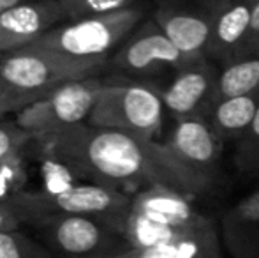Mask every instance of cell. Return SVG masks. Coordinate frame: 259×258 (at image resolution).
Masks as SVG:
<instances>
[{
  "mask_svg": "<svg viewBox=\"0 0 259 258\" xmlns=\"http://www.w3.org/2000/svg\"><path fill=\"white\" fill-rule=\"evenodd\" d=\"M20 225V219L14 216L13 210L0 200V230H16Z\"/></svg>",
  "mask_w": 259,
  "mask_h": 258,
  "instance_id": "obj_27",
  "label": "cell"
},
{
  "mask_svg": "<svg viewBox=\"0 0 259 258\" xmlns=\"http://www.w3.org/2000/svg\"><path fill=\"white\" fill-rule=\"evenodd\" d=\"M199 57L205 55L192 57L178 50L152 20L127 38L115 55L109 57V65L133 75H155L162 69L177 71Z\"/></svg>",
  "mask_w": 259,
  "mask_h": 258,
  "instance_id": "obj_8",
  "label": "cell"
},
{
  "mask_svg": "<svg viewBox=\"0 0 259 258\" xmlns=\"http://www.w3.org/2000/svg\"><path fill=\"white\" fill-rule=\"evenodd\" d=\"M45 246L64 258H111L113 230L104 221L89 216H53L32 223Z\"/></svg>",
  "mask_w": 259,
  "mask_h": 258,
  "instance_id": "obj_7",
  "label": "cell"
},
{
  "mask_svg": "<svg viewBox=\"0 0 259 258\" xmlns=\"http://www.w3.org/2000/svg\"><path fill=\"white\" fill-rule=\"evenodd\" d=\"M257 43H259V0L254 2L252 18H250V28H249V34H247V39H245V43H243L242 48L254 46V45H257Z\"/></svg>",
  "mask_w": 259,
  "mask_h": 258,
  "instance_id": "obj_26",
  "label": "cell"
},
{
  "mask_svg": "<svg viewBox=\"0 0 259 258\" xmlns=\"http://www.w3.org/2000/svg\"><path fill=\"white\" fill-rule=\"evenodd\" d=\"M34 140V134L21 128L16 119L0 122V170L16 163L21 151Z\"/></svg>",
  "mask_w": 259,
  "mask_h": 258,
  "instance_id": "obj_20",
  "label": "cell"
},
{
  "mask_svg": "<svg viewBox=\"0 0 259 258\" xmlns=\"http://www.w3.org/2000/svg\"><path fill=\"white\" fill-rule=\"evenodd\" d=\"M111 258H221L215 225L206 223L166 244L154 248H127Z\"/></svg>",
  "mask_w": 259,
  "mask_h": 258,
  "instance_id": "obj_15",
  "label": "cell"
},
{
  "mask_svg": "<svg viewBox=\"0 0 259 258\" xmlns=\"http://www.w3.org/2000/svg\"><path fill=\"white\" fill-rule=\"evenodd\" d=\"M259 89V43L242 48L219 71L213 103Z\"/></svg>",
  "mask_w": 259,
  "mask_h": 258,
  "instance_id": "obj_17",
  "label": "cell"
},
{
  "mask_svg": "<svg viewBox=\"0 0 259 258\" xmlns=\"http://www.w3.org/2000/svg\"><path fill=\"white\" fill-rule=\"evenodd\" d=\"M205 11L182 9L177 6H160L154 21L173 41V45L192 57L206 55L211 35V9L205 0Z\"/></svg>",
  "mask_w": 259,
  "mask_h": 258,
  "instance_id": "obj_13",
  "label": "cell"
},
{
  "mask_svg": "<svg viewBox=\"0 0 259 258\" xmlns=\"http://www.w3.org/2000/svg\"><path fill=\"white\" fill-rule=\"evenodd\" d=\"M65 20L58 0H27L0 13V25L27 45Z\"/></svg>",
  "mask_w": 259,
  "mask_h": 258,
  "instance_id": "obj_14",
  "label": "cell"
},
{
  "mask_svg": "<svg viewBox=\"0 0 259 258\" xmlns=\"http://www.w3.org/2000/svg\"><path fill=\"white\" fill-rule=\"evenodd\" d=\"M4 55H6V53H0V62H2V59H4Z\"/></svg>",
  "mask_w": 259,
  "mask_h": 258,
  "instance_id": "obj_29",
  "label": "cell"
},
{
  "mask_svg": "<svg viewBox=\"0 0 259 258\" xmlns=\"http://www.w3.org/2000/svg\"><path fill=\"white\" fill-rule=\"evenodd\" d=\"M235 212L243 221H252V223L259 221V190L249 195L247 198H243L238 203Z\"/></svg>",
  "mask_w": 259,
  "mask_h": 258,
  "instance_id": "obj_24",
  "label": "cell"
},
{
  "mask_svg": "<svg viewBox=\"0 0 259 258\" xmlns=\"http://www.w3.org/2000/svg\"><path fill=\"white\" fill-rule=\"evenodd\" d=\"M238 166L245 172H256L259 170V112L254 117L252 124L240 138L238 154H236Z\"/></svg>",
  "mask_w": 259,
  "mask_h": 258,
  "instance_id": "obj_23",
  "label": "cell"
},
{
  "mask_svg": "<svg viewBox=\"0 0 259 258\" xmlns=\"http://www.w3.org/2000/svg\"><path fill=\"white\" fill-rule=\"evenodd\" d=\"M131 210L175 228H196L208 223V217L194 209L189 195L166 186H150L133 195Z\"/></svg>",
  "mask_w": 259,
  "mask_h": 258,
  "instance_id": "obj_12",
  "label": "cell"
},
{
  "mask_svg": "<svg viewBox=\"0 0 259 258\" xmlns=\"http://www.w3.org/2000/svg\"><path fill=\"white\" fill-rule=\"evenodd\" d=\"M259 112V89L211 103L206 121L221 141L240 140Z\"/></svg>",
  "mask_w": 259,
  "mask_h": 258,
  "instance_id": "obj_16",
  "label": "cell"
},
{
  "mask_svg": "<svg viewBox=\"0 0 259 258\" xmlns=\"http://www.w3.org/2000/svg\"><path fill=\"white\" fill-rule=\"evenodd\" d=\"M0 258H55L45 244L16 230H0Z\"/></svg>",
  "mask_w": 259,
  "mask_h": 258,
  "instance_id": "obj_21",
  "label": "cell"
},
{
  "mask_svg": "<svg viewBox=\"0 0 259 258\" xmlns=\"http://www.w3.org/2000/svg\"><path fill=\"white\" fill-rule=\"evenodd\" d=\"M46 158L76 177L116 190L166 186L184 195H198L211 179L184 166L164 141L116 129L76 124L37 138Z\"/></svg>",
  "mask_w": 259,
  "mask_h": 258,
  "instance_id": "obj_1",
  "label": "cell"
},
{
  "mask_svg": "<svg viewBox=\"0 0 259 258\" xmlns=\"http://www.w3.org/2000/svg\"><path fill=\"white\" fill-rule=\"evenodd\" d=\"M101 76L76 80L53 89L46 97L16 115V122L37 138L55 134L89 121L104 87Z\"/></svg>",
  "mask_w": 259,
  "mask_h": 258,
  "instance_id": "obj_6",
  "label": "cell"
},
{
  "mask_svg": "<svg viewBox=\"0 0 259 258\" xmlns=\"http://www.w3.org/2000/svg\"><path fill=\"white\" fill-rule=\"evenodd\" d=\"M0 200L13 210L20 223L32 225L53 216H89L104 221L120 235L133 205L129 193L96 182L64 190H20Z\"/></svg>",
  "mask_w": 259,
  "mask_h": 258,
  "instance_id": "obj_2",
  "label": "cell"
},
{
  "mask_svg": "<svg viewBox=\"0 0 259 258\" xmlns=\"http://www.w3.org/2000/svg\"><path fill=\"white\" fill-rule=\"evenodd\" d=\"M210 223V221H208ZM206 225V223H205ZM203 227V225H201ZM199 228V227H196ZM194 230V228H175L167 227V225L157 223L154 219H148V217L141 216V214L131 210L127 221L123 225L122 237L127 242V248H154V246L166 244V242L173 241V239L180 237V235L187 234V232Z\"/></svg>",
  "mask_w": 259,
  "mask_h": 258,
  "instance_id": "obj_18",
  "label": "cell"
},
{
  "mask_svg": "<svg viewBox=\"0 0 259 258\" xmlns=\"http://www.w3.org/2000/svg\"><path fill=\"white\" fill-rule=\"evenodd\" d=\"M50 92L46 90H27L0 76V117L11 114H20L25 108L41 101Z\"/></svg>",
  "mask_w": 259,
  "mask_h": 258,
  "instance_id": "obj_22",
  "label": "cell"
},
{
  "mask_svg": "<svg viewBox=\"0 0 259 258\" xmlns=\"http://www.w3.org/2000/svg\"><path fill=\"white\" fill-rule=\"evenodd\" d=\"M217 76L219 71L206 55L177 69L175 78L167 89L162 90L166 114H169L173 121L192 117L206 119L213 103Z\"/></svg>",
  "mask_w": 259,
  "mask_h": 258,
  "instance_id": "obj_9",
  "label": "cell"
},
{
  "mask_svg": "<svg viewBox=\"0 0 259 258\" xmlns=\"http://www.w3.org/2000/svg\"><path fill=\"white\" fill-rule=\"evenodd\" d=\"M27 46V43L23 39H20L18 35L11 34L9 30L0 25V53H9V52H16Z\"/></svg>",
  "mask_w": 259,
  "mask_h": 258,
  "instance_id": "obj_25",
  "label": "cell"
},
{
  "mask_svg": "<svg viewBox=\"0 0 259 258\" xmlns=\"http://www.w3.org/2000/svg\"><path fill=\"white\" fill-rule=\"evenodd\" d=\"M164 115L162 90L157 87L106 80L87 124L157 140Z\"/></svg>",
  "mask_w": 259,
  "mask_h": 258,
  "instance_id": "obj_3",
  "label": "cell"
},
{
  "mask_svg": "<svg viewBox=\"0 0 259 258\" xmlns=\"http://www.w3.org/2000/svg\"><path fill=\"white\" fill-rule=\"evenodd\" d=\"M136 2L138 0H58L67 21L116 13L134 7Z\"/></svg>",
  "mask_w": 259,
  "mask_h": 258,
  "instance_id": "obj_19",
  "label": "cell"
},
{
  "mask_svg": "<svg viewBox=\"0 0 259 258\" xmlns=\"http://www.w3.org/2000/svg\"><path fill=\"white\" fill-rule=\"evenodd\" d=\"M256 0H208L211 9V35L206 57L224 64L240 52L249 34Z\"/></svg>",
  "mask_w": 259,
  "mask_h": 258,
  "instance_id": "obj_11",
  "label": "cell"
},
{
  "mask_svg": "<svg viewBox=\"0 0 259 258\" xmlns=\"http://www.w3.org/2000/svg\"><path fill=\"white\" fill-rule=\"evenodd\" d=\"M164 143L184 166L211 179V170L221 156L222 141L205 117L175 121V128Z\"/></svg>",
  "mask_w": 259,
  "mask_h": 258,
  "instance_id": "obj_10",
  "label": "cell"
},
{
  "mask_svg": "<svg viewBox=\"0 0 259 258\" xmlns=\"http://www.w3.org/2000/svg\"><path fill=\"white\" fill-rule=\"evenodd\" d=\"M108 67L109 57L81 59L53 50L25 46L4 55L0 76L21 89L52 92L64 83L99 76Z\"/></svg>",
  "mask_w": 259,
  "mask_h": 258,
  "instance_id": "obj_5",
  "label": "cell"
},
{
  "mask_svg": "<svg viewBox=\"0 0 259 258\" xmlns=\"http://www.w3.org/2000/svg\"><path fill=\"white\" fill-rule=\"evenodd\" d=\"M23 2H27V0H0V13H4V11L11 9L14 6H20Z\"/></svg>",
  "mask_w": 259,
  "mask_h": 258,
  "instance_id": "obj_28",
  "label": "cell"
},
{
  "mask_svg": "<svg viewBox=\"0 0 259 258\" xmlns=\"http://www.w3.org/2000/svg\"><path fill=\"white\" fill-rule=\"evenodd\" d=\"M141 18V7L134 6L103 16L67 21L53 27L27 46L53 50L81 59H104L109 57V52L127 41Z\"/></svg>",
  "mask_w": 259,
  "mask_h": 258,
  "instance_id": "obj_4",
  "label": "cell"
}]
</instances>
